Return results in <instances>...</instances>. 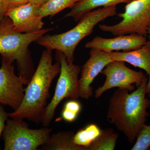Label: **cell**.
<instances>
[{
    "instance_id": "6da1fadb",
    "label": "cell",
    "mask_w": 150,
    "mask_h": 150,
    "mask_svg": "<svg viewBox=\"0 0 150 150\" xmlns=\"http://www.w3.org/2000/svg\"><path fill=\"white\" fill-rule=\"evenodd\" d=\"M146 76L137 89L129 93L118 88L109 100L107 119L122 131L131 143L135 142L149 115L150 99L146 98Z\"/></svg>"
},
{
    "instance_id": "7a4b0ae2",
    "label": "cell",
    "mask_w": 150,
    "mask_h": 150,
    "mask_svg": "<svg viewBox=\"0 0 150 150\" xmlns=\"http://www.w3.org/2000/svg\"><path fill=\"white\" fill-rule=\"evenodd\" d=\"M61 71V64L52 63V50L43 51L37 69L25 88L24 96L19 107L8 113L9 117L26 119L36 124L41 123L50 89L55 78Z\"/></svg>"
},
{
    "instance_id": "3957f363",
    "label": "cell",
    "mask_w": 150,
    "mask_h": 150,
    "mask_svg": "<svg viewBox=\"0 0 150 150\" xmlns=\"http://www.w3.org/2000/svg\"><path fill=\"white\" fill-rule=\"evenodd\" d=\"M53 30L43 28L35 32L21 33L15 30L8 17L4 16L0 22V54L11 63L16 62L18 76L24 79L27 85L35 72L28 46Z\"/></svg>"
},
{
    "instance_id": "277c9868",
    "label": "cell",
    "mask_w": 150,
    "mask_h": 150,
    "mask_svg": "<svg viewBox=\"0 0 150 150\" xmlns=\"http://www.w3.org/2000/svg\"><path fill=\"white\" fill-rule=\"evenodd\" d=\"M116 14V6L93 10L84 15L77 25L70 30L55 35L45 34L36 42L47 49L62 52L66 56L67 62L73 64L75 49L79 43L90 35L100 22Z\"/></svg>"
},
{
    "instance_id": "5b68a950",
    "label": "cell",
    "mask_w": 150,
    "mask_h": 150,
    "mask_svg": "<svg viewBox=\"0 0 150 150\" xmlns=\"http://www.w3.org/2000/svg\"><path fill=\"white\" fill-rule=\"evenodd\" d=\"M56 59L61 64V71L54 96L46 106L42 117L41 123L45 127L50 125L56 108L63 100H76L80 97L79 76L81 67L68 63L66 56L60 51H56Z\"/></svg>"
},
{
    "instance_id": "8992f818",
    "label": "cell",
    "mask_w": 150,
    "mask_h": 150,
    "mask_svg": "<svg viewBox=\"0 0 150 150\" xmlns=\"http://www.w3.org/2000/svg\"><path fill=\"white\" fill-rule=\"evenodd\" d=\"M52 131L45 126L40 129H29L23 119L8 118L2 135L4 149L37 150L48 142Z\"/></svg>"
},
{
    "instance_id": "52a82bcc",
    "label": "cell",
    "mask_w": 150,
    "mask_h": 150,
    "mask_svg": "<svg viewBox=\"0 0 150 150\" xmlns=\"http://www.w3.org/2000/svg\"><path fill=\"white\" fill-rule=\"evenodd\" d=\"M122 18L112 25H99L100 29L115 36L137 34L146 36L150 25V0H134L125 6V11L117 14Z\"/></svg>"
},
{
    "instance_id": "ba28073f",
    "label": "cell",
    "mask_w": 150,
    "mask_h": 150,
    "mask_svg": "<svg viewBox=\"0 0 150 150\" xmlns=\"http://www.w3.org/2000/svg\"><path fill=\"white\" fill-rule=\"evenodd\" d=\"M105 76L104 83L95 91V97L99 98L105 92L113 88L134 91L135 86L140 85L146 75L142 71H137L126 67L125 62L113 61L109 63L101 72Z\"/></svg>"
},
{
    "instance_id": "9c48e42d",
    "label": "cell",
    "mask_w": 150,
    "mask_h": 150,
    "mask_svg": "<svg viewBox=\"0 0 150 150\" xmlns=\"http://www.w3.org/2000/svg\"><path fill=\"white\" fill-rule=\"evenodd\" d=\"M13 63L2 58L0 68V104L8 105L14 110L20 106L24 96L26 82L15 73Z\"/></svg>"
},
{
    "instance_id": "30bf717a",
    "label": "cell",
    "mask_w": 150,
    "mask_h": 150,
    "mask_svg": "<svg viewBox=\"0 0 150 150\" xmlns=\"http://www.w3.org/2000/svg\"><path fill=\"white\" fill-rule=\"evenodd\" d=\"M112 61L107 52L91 48L89 58L81 68L79 80L80 97L88 100L93 95L92 83L105 67Z\"/></svg>"
},
{
    "instance_id": "8fae6325",
    "label": "cell",
    "mask_w": 150,
    "mask_h": 150,
    "mask_svg": "<svg viewBox=\"0 0 150 150\" xmlns=\"http://www.w3.org/2000/svg\"><path fill=\"white\" fill-rule=\"evenodd\" d=\"M40 6L29 2L6 11L4 16L12 22L14 28L18 32L28 33L43 29L44 23L39 13Z\"/></svg>"
},
{
    "instance_id": "7c38bea8",
    "label": "cell",
    "mask_w": 150,
    "mask_h": 150,
    "mask_svg": "<svg viewBox=\"0 0 150 150\" xmlns=\"http://www.w3.org/2000/svg\"><path fill=\"white\" fill-rule=\"evenodd\" d=\"M112 38L96 36L85 44L87 48H95L105 52H128L140 48L147 41L145 36L137 34L120 35Z\"/></svg>"
},
{
    "instance_id": "4fadbf2b",
    "label": "cell",
    "mask_w": 150,
    "mask_h": 150,
    "mask_svg": "<svg viewBox=\"0 0 150 150\" xmlns=\"http://www.w3.org/2000/svg\"><path fill=\"white\" fill-rule=\"evenodd\" d=\"M113 61H122L129 63L135 67L144 70L147 75L150 74V40L148 39L144 46L128 52L112 51L108 52Z\"/></svg>"
},
{
    "instance_id": "5bb4252c",
    "label": "cell",
    "mask_w": 150,
    "mask_h": 150,
    "mask_svg": "<svg viewBox=\"0 0 150 150\" xmlns=\"http://www.w3.org/2000/svg\"><path fill=\"white\" fill-rule=\"evenodd\" d=\"M134 0H81L71 8L69 12L64 18L72 17L76 22L79 21L84 15L100 7L116 6L121 3L126 4Z\"/></svg>"
},
{
    "instance_id": "9a60e30c",
    "label": "cell",
    "mask_w": 150,
    "mask_h": 150,
    "mask_svg": "<svg viewBox=\"0 0 150 150\" xmlns=\"http://www.w3.org/2000/svg\"><path fill=\"white\" fill-rule=\"evenodd\" d=\"M72 131H62L51 135L48 142L42 146L44 150H86L85 148L76 144Z\"/></svg>"
},
{
    "instance_id": "2e32d148",
    "label": "cell",
    "mask_w": 150,
    "mask_h": 150,
    "mask_svg": "<svg viewBox=\"0 0 150 150\" xmlns=\"http://www.w3.org/2000/svg\"><path fill=\"white\" fill-rule=\"evenodd\" d=\"M118 135L111 128L101 130L96 139L88 148L87 150H113L116 146Z\"/></svg>"
},
{
    "instance_id": "e0dca14e",
    "label": "cell",
    "mask_w": 150,
    "mask_h": 150,
    "mask_svg": "<svg viewBox=\"0 0 150 150\" xmlns=\"http://www.w3.org/2000/svg\"><path fill=\"white\" fill-rule=\"evenodd\" d=\"M101 131L99 127L96 124H89L84 128L80 129L75 134L74 142L76 144L83 147L87 150L88 148L99 136Z\"/></svg>"
},
{
    "instance_id": "ac0fdd59",
    "label": "cell",
    "mask_w": 150,
    "mask_h": 150,
    "mask_svg": "<svg viewBox=\"0 0 150 150\" xmlns=\"http://www.w3.org/2000/svg\"><path fill=\"white\" fill-rule=\"evenodd\" d=\"M81 0H49L46 4L40 6L39 15L42 18L54 16L65 9L71 8Z\"/></svg>"
},
{
    "instance_id": "d6986e66",
    "label": "cell",
    "mask_w": 150,
    "mask_h": 150,
    "mask_svg": "<svg viewBox=\"0 0 150 150\" xmlns=\"http://www.w3.org/2000/svg\"><path fill=\"white\" fill-rule=\"evenodd\" d=\"M81 110V105L76 100L66 103L62 110V118L68 122H72L76 119Z\"/></svg>"
},
{
    "instance_id": "ffe728a7",
    "label": "cell",
    "mask_w": 150,
    "mask_h": 150,
    "mask_svg": "<svg viewBox=\"0 0 150 150\" xmlns=\"http://www.w3.org/2000/svg\"><path fill=\"white\" fill-rule=\"evenodd\" d=\"M131 150H147L150 148V125L145 124L140 130Z\"/></svg>"
},
{
    "instance_id": "44dd1931",
    "label": "cell",
    "mask_w": 150,
    "mask_h": 150,
    "mask_svg": "<svg viewBox=\"0 0 150 150\" xmlns=\"http://www.w3.org/2000/svg\"><path fill=\"white\" fill-rule=\"evenodd\" d=\"M30 0H3V10L4 13L8 9L26 4Z\"/></svg>"
},
{
    "instance_id": "7402d4cb",
    "label": "cell",
    "mask_w": 150,
    "mask_h": 150,
    "mask_svg": "<svg viewBox=\"0 0 150 150\" xmlns=\"http://www.w3.org/2000/svg\"><path fill=\"white\" fill-rule=\"evenodd\" d=\"M9 118L8 113L6 112L3 105L0 104V139L4 129L6 122Z\"/></svg>"
},
{
    "instance_id": "603a6c76",
    "label": "cell",
    "mask_w": 150,
    "mask_h": 150,
    "mask_svg": "<svg viewBox=\"0 0 150 150\" xmlns=\"http://www.w3.org/2000/svg\"><path fill=\"white\" fill-rule=\"evenodd\" d=\"M49 0H30V2L33 3L38 5L41 6L48 2Z\"/></svg>"
},
{
    "instance_id": "cb8c5ba5",
    "label": "cell",
    "mask_w": 150,
    "mask_h": 150,
    "mask_svg": "<svg viewBox=\"0 0 150 150\" xmlns=\"http://www.w3.org/2000/svg\"><path fill=\"white\" fill-rule=\"evenodd\" d=\"M148 39L150 40V35L148 36ZM149 79L148 81L146 86V95H148L149 97L150 98V74L149 75Z\"/></svg>"
},
{
    "instance_id": "d4e9b609",
    "label": "cell",
    "mask_w": 150,
    "mask_h": 150,
    "mask_svg": "<svg viewBox=\"0 0 150 150\" xmlns=\"http://www.w3.org/2000/svg\"><path fill=\"white\" fill-rule=\"evenodd\" d=\"M4 17V13L3 10V0H0V22Z\"/></svg>"
},
{
    "instance_id": "484cf974",
    "label": "cell",
    "mask_w": 150,
    "mask_h": 150,
    "mask_svg": "<svg viewBox=\"0 0 150 150\" xmlns=\"http://www.w3.org/2000/svg\"><path fill=\"white\" fill-rule=\"evenodd\" d=\"M147 33L150 35V25L149 26V28H148Z\"/></svg>"
}]
</instances>
